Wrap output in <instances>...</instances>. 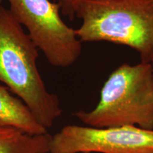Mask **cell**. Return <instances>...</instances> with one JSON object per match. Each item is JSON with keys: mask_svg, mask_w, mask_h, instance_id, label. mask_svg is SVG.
<instances>
[{"mask_svg": "<svg viewBox=\"0 0 153 153\" xmlns=\"http://www.w3.org/2000/svg\"><path fill=\"white\" fill-rule=\"evenodd\" d=\"M52 135H30L16 130L0 127V153L50 152Z\"/></svg>", "mask_w": 153, "mask_h": 153, "instance_id": "obj_7", "label": "cell"}, {"mask_svg": "<svg viewBox=\"0 0 153 153\" xmlns=\"http://www.w3.org/2000/svg\"><path fill=\"white\" fill-rule=\"evenodd\" d=\"M74 116L89 127L137 126L153 130V72L150 62L123 64L105 82L92 110Z\"/></svg>", "mask_w": 153, "mask_h": 153, "instance_id": "obj_3", "label": "cell"}, {"mask_svg": "<svg viewBox=\"0 0 153 153\" xmlns=\"http://www.w3.org/2000/svg\"><path fill=\"white\" fill-rule=\"evenodd\" d=\"M0 127L30 135L48 133L24 101L2 85H0Z\"/></svg>", "mask_w": 153, "mask_h": 153, "instance_id": "obj_6", "label": "cell"}, {"mask_svg": "<svg viewBox=\"0 0 153 153\" xmlns=\"http://www.w3.org/2000/svg\"><path fill=\"white\" fill-rule=\"evenodd\" d=\"M3 0H0V4H1V2H2Z\"/></svg>", "mask_w": 153, "mask_h": 153, "instance_id": "obj_10", "label": "cell"}, {"mask_svg": "<svg viewBox=\"0 0 153 153\" xmlns=\"http://www.w3.org/2000/svg\"><path fill=\"white\" fill-rule=\"evenodd\" d=\"M15 19L48 62L56 68L71 66L82 53V42L60 16L58 3L51 0H6Z\"/></svg>", "mask_w": 153, "mask_h": 153, "instance_id": "obj_4", "label": "cell"}, {"mask_svg": "<svg viewBox=\"0 0 153 153\" xmlns=\"http://www.w3.org/2000/svg\"><path fill=\"white\" fill-rule=\"evenodd\" d=\"M39 50L9 9L0 4V82L29 108L47 130L62 114L38 69Z\"/></svg>", "mask_w": 153, "mask_h": 153, "instance_id": "obj_1", "label": "cell"}, {"mask_svg": "<svg viewBox=\"0 0 153 153\" xmlns=\"http://www.w3.org/2000/svg\"><path fill=\"white\" fill-rule=\"evenodd\" d=\"M151 63V65H152V72H153V59L152 60V61L150 62Z\"/></svg>", "mask_w": 153, "mask_h": 153, "instance_id": "obj_9", "label": "cell"}, {"mask_svg": "<svg viewBox=\"0 0 153 153\" xmlns=\"http://www.w3.org/2000/svg\"><path fill=\"white\" fill-rule=\"evenodd\" d=\"M51 153H153V130L68 125L52 135Z\"/></svg>", "mask_w": 153, "mask_h": 153, "instance_id": "obj_5", "label": "cell"}, {"mask_svg": "<svg viewBox=\"0 0 153 153\" xmlns=\"http://www.w3.org/2000/svg\"><path fill=\"white\" fill-rule=\"evenodd\" d=\"M60 6L61 12L71 20L76 16V11L78 6L83 0H55Z\"/></svg>", "mask_w": 153, "mask_h": 153, "instance_id": "obj_8", "label": "cell"}, {"mask_svg": "<svg viewBox=\"0 0 153 153\" xmlns=\"http://www.w3.org/2000/svg\"><path fill=\"white\" fill-rule=\"evenodd\" d=\"M76 16L81 42L120 44L135 50L141 62L153 59V0H83Z\"/></svg>", "mask_w": 153, "mask_h": 153, "instance_id": "obj_2", "label": "cell"}]
</instances>
